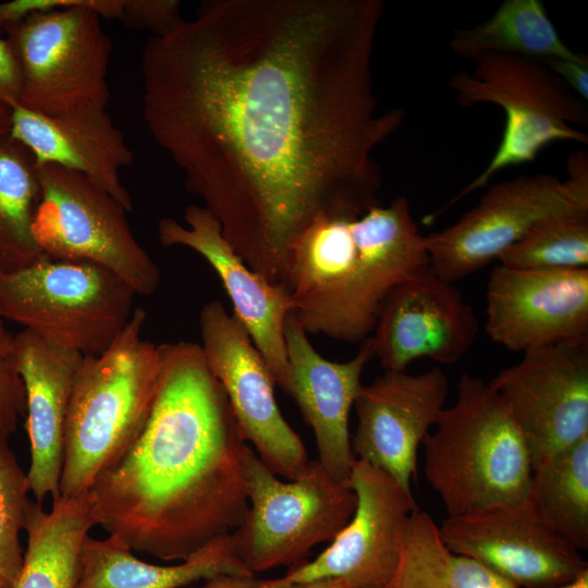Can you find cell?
<instances>
[{"label":"cell","mask_w":588,"mask_h":588,"mask_svg":"<svg viewBox=\"0 0 588 588\" xmlns=\"http://www.w3.org/2000/svg\"><path fill=\"white\" fill-rule=\"evenodd\" d=\"M500 265L537 271L588 269V212L548 219L499 257Z\"/></svg>","instance_id":"cell-29"},{"label":"cell","mask_w":588,"mask_h":588,"mask_svg":"<svg viewBox=\"0 0 588 588\" xmlns=\"http://www.w3.org/2000/svg\"><path fill=\"white\" fill-rule=\"evenodd\" d=\"M13 335L5 330L4 321L0 317V344L8 345L12 342Z\"/></svg>","instance_id":"cell-39"},{"label":"cell","mask_w":588,"mask_h":588,"mask_svg":"<svg viewBox=\"0 0 588 588\" xmlns=\"http://www.w3.org/2000/svg\"><path fill=\"white\" fill-rule=\"evenodd\" d=\"M478 329L460 289L429 267L383 299L371 335L375 357L384 371H405L422 357L451 365L468 352Z\"/></svg>","instance_id":"cell-16"},{"label":"cell","mask_w":588,"mask_h":588,"mask_svg":"<svg viewBox=\"0 0 588 588\" xmlns=\"http://www.w3.org/2000/svg\"><path fill=\"white\" fill-rule=\"evenodd\" d=\"M485 328L492 341L523 354L588 338V269L497 266L487 283Z\"/></svg>","instance_id":"cell-17"},{"label":"cell","mask_w":588,"mask_h":588,"mask_svg":"<svg viewBox=\"0 0 588 588\" xmlns=\"http://www.w3.org/2000/svg\"><path fill=\"white\" fill-rule=\"evenodd\" d=\"M471 62V71H458L449 85L465 108L479 103L500 107L505 114L502 137L482 172L426 220L436 219L471 192L486 186L500 171L532 162L551 143H588L587 134L574 127L587 126L586 101L540 60L486 53Z\"/></svg>","instance_id":"cell-6"},{"label":"cell","mask_w":588,"mask_h":588,"mask_svg":"<svg viewBox=\"0 0 588 588\" xmlns=\"http://www.w3.org/2000/svg\"><path fill=\"white\" fill-rule=\"evenodd\" d=\"M425 437L424 471L448 516L528 500L531 462L489 382L461 376L455 403Z\"/></svg>","instance_id":"cell-5"},{"label":"cell","mask_w":588,"mask_h":588,"mask_svg":"<svg viewBox=\"0 0 588 588\" xmlns=\"http://www.w3.org/2000/svg\"><path fill=\"white\" fill-rule=\"evenodd\" d=\"M248 511L231 532L242 564L254 575L305 562L351 520L356 494L334 481L317 460L296 479L277 478L248 444L243 450Z\"/></svg>","instance_id":"cell-9"},{"label":"cell","mask_w":588,"mask_h":588,"mask_svg":"<svg viewBox=\"0 0 588 588\" xmlns=\"http://www.w3.org/2000/svg\"><path fill=\"white\" fill-rule=\"evenodd\" d=\"M149 415L88 492L96 525L132 550L183 561L244 520L247 444L199 344L159 345Z\"/></svg>","instance_id":"cell-2"},{"label":"cell","mask_w":588,"mask_h":588,"mask_svg":"<svg viewBox=\"0 0 588 588\" xmlns=\"http://www.w3.org/2000/svg\"><path fill=\"white\" fill-rule=\"evenodd\" d=\"M120 538L87 536L75 588H182L218 575L254 576L238 560L231 534L213 538L176 565L137 559Z\"/></svg>","instance_id":"cell-23"},{"label":"cell","mask_w":588,"mask_h":588,"mask_svg":"<svg viewBox=\"0 0 588 588\" xmlns=\"http://www.w3.org/2000/svg\"><path fill=\"white\" fill-rule=\"evenodd\" d=\"M548 69L556 74L581 100H588V57L580 53L577 59H542Z\"/></svg>","instance_id":"cell-33"},{"label":"cell","mask_w":588,"mask_h":588,"mask_svg":"<svg viewBox=\"0 0 588 588\" xmlns=\"http://www.w3.org/2000/svg\"><path fill=\"white\" fill-rule=\"evenodd\" d=\"M566 168L564 180L538 173L488 186L457 221L426 236L432 271L454 283L498 259L541 222L588 212L587 152L574 151Z\"/></svg>","instance_id":"cell-10"},{"label":"cell","mask_w":588,"mask_h":588,"mask_svg":"<svg viewBox=\"0 0 588 588\" xmlns=\"http://www.w3.org/2000/svg\"><path fill=\"white\" fill-rule=\"evenodd\" d=\"M11 108L0 105V138L9 135Z\"/></svg>","instance_id":"cell-37"},{"label":"cell","mask_w":588,"mask_h":588,"mask_svg":"<svg viewBox=\"0 0 588 588\" xmlns=\"http://www.w3.org/2000/svg\"><path fill=\"white\" fill-rule=\"evenodd\" d=\"M40 200L37 167L26 147L0 138V274L23 269L45 254L33 232Z\"/></svg>","instance_id":"cell-28"},{"label":"cell","mask_w":588,"mask_h":588,"mask_svg":"<svg viewBox=\"0 0 588 588\" xmlns=\"http://www.w3.org/2000/svg\"><path fill=\"white\" fill-rule=\"evenodd\" d=\"M448 392V378L440 367L417 375L384 371L362 385L354 403L358 424L351 444L355 458L412 491L418 446L437 422Z\"/></svg>","instance_id":"cell-18"},{"label":"cell","mask_w":588,"mask_h":588,"mask_svg":"<svg viewBox=\"0 0 588 588\" xmlns=\"http://www.w3.org/2000/svg\"><path fill=\"white\" fill-rule=\"evenodd\" d=\"M350 486L356 509L346 526L315 560L289 568L273 579H256L255 588H291L341 579L354 588H383L400 555L407 519L417 507L412 491L385 471L356 460Z\"/></svg>","instance_id":"cell-13"},{"label":"cell","mask_w":588,"mask_h":588,"mask_svg":"<svg viewBox=\"0 0 588 588\" xmlns=\"http://www.w3.org/2000/svg\"><path fill=\"white\" fill-rule=\"evenodd\" d=\"M147 320L135 308L127 324L100 355L85 356L76 373L63 438L60 495L77 497L133 442L157 392L159 345L142 338Z\"/></svg>","instance_id":"cell-4"},{"label":"cell","mask_w":588,"mask_h":588,"mask_svg":"<svg viewBox=\"0 0 588 588\" xmlns=\"http://www.w3.org/2000/svg\"><path fill=\"white\" fill-rule=\"evenodd\" d=\"M383 14L382 0H207L143 48L150 136L274 285L316 218L380 204L373 152L405 119L373 91Z\"/></svg>","instance_id":"cell-1"},{"label":"cell","mask_w":588,"mask_h":588,"mask_svg":"<svg viewBox=\"0 0 588 588\" xmlns=\"http://www.w3.org/2000/svg\"><path fill=\"white\" fill-rule=\"evenodd\" d=\"M489 384L520 432L531 469L588 436V338L524 353Z\"/></svg>","instance_id":"cell-14"},{"label":"cell","mask_w":588,"mask_h":588,"mask_svg":"<svg viewBox=\"0 0 588 588\" xmlns=\"http://www.w3.org/2000/svg\"><path fill=\"white\" fill-rule=\"evenodd\" d=\"M450 48L473 61L486 53L515 54L538 60L577 59L561 39L540 0H505L487 21L455 29Z\"/></svg>","instance_id":"cell-25"},{"label":"cell","mask_w":588,"mask_h":588,"mask_svg":"<svg viewBox=\"0 0 588 588\" xmlns=\"http://www.w3.org/2000/svg\"><path fill=\"white\" fill-rule=\"evenodd\" d=\"M553 588H588V569L573 581Z\"/></svg>","instance_id":"cell-38"},{"label":"cell","mask_w":588,"mask_h":588,"mask_svg":"<svg viewBox=\"0 0 588 588\" xmlns=\"http://www.w3.org/2000/svg\"><path fill=\"white\" fill-rule=\"evenodd\" d=\"M528 501L578 550L588 547V436L532 469Z\"/></svg>","instance_id":"cell-27"},{"label":"cell","mask_w":588,"mask_h":588,"mask_svg":"<svg viewBox=\"0 0 588 588\" xmlns=\"http://www.w3.org/2000/svg\"><path fill=\"white\" fill-rule=\"evenodd\" d=\"M94 526L88 491L53 499L49 512L29 500L24 525L27 547L14 588H75L82 548Z\"/></svg>","instance_id":"cell-24"},{"label":"cell","mask_w":588,"mask_h":588,"mask_svg":"<svg viewBox=\"0 0 588 588\" xmlns=\"http://www.w3.org/2000/svg\"><path fill=\"white\" fill-rule=\"evenodd\" d=\"M123 5L124 0H87L5 26L20 73L19 105L45 114L106 108L112 42L100 19L121 21Z\"/></svg>","instance_id":"cell-7"},{"label":"cell","mask_w":588,"mask_h":588,"mask_svg":"<svg viewBox=\"0 0 588 588\" xmlns=\"http://www.w3.org/2000/svg\"><path fill=\"white\" fill-rule=\"evenodd\" d=\"M383 588H517L477 561L451 551L430 515H409L395 571Z\"/></svg>","instance_id":"cell-26"},{"label":"cell","mask_w":588,"mask_h":588,"mask_svg":"<svg viewBox=\"0 0 588 588\" xmlns=\"http://www.w3.org/2000/svg\"><path fill=\"white\" fill-rule=\"evenodd\" d=\"M444 544L517 588H553L588 569L579 550L547 525L528 500L448 516Z\"/></svg>","instance_id":"cell-15"},{"label":"cell","mask_w":588,"mask_h":588,"mask_svg":"<svg viewBox=\"0 0 588 588\" xmlns=\"http://www.w3.org/2000/svg\"><path fill=\"white\" fill-rule=\"evenodd\" d=\"M182 19L176 0H124L121 21L137 29H148L162 36Z\"/></svg>","instance_id":"cell-31"},{"label":"cell","mask_w":588,"mask_h":588,"mask_svg":"<svg viewBox=\"0 0 588 588\" xmlns=\"http://www.w3.org/2000/svg\"><path fill=\"white\" fill-rule=\"evenodd\" d=\"M21 91L16 61L5 38H0V105L12 108L19 105Z\"/></svg>","instance_id":"cell-34"},{"label":"cell","mask_w":588,"mask_h":588,"mask_svg":"<svg viewBox=\"0 0 588 588\" xmlns=\"http://www.w3.org/2000/svg\"><path fill=\"white\" fill-rule=\"evenodd\" d=\"M135 292L108 269L41 256L0 274V317L84 356L103 353L127 324Z\"/></svg>","instance_id":"cell-8"},{"label":"cell","mask_w":588,"mask_h":588,"mask_svg":"<svg viewBox=\"0 0 588 588\" xmlns=\"http://www.w3.org/2000/svg\"><path fill=\"white\" fill-rule=\"evenodd\" d=\"M11 343L0 344V432L8 438L26 411L24 385L13 364Z\"/></svg>","instance_id":"cell-32"},{"label":"cell","mask_w":588,"mask_h":588,"mask_svg":"<svg viewBox=\"0 0 588 588\" xmlns=\"http://www.w3.org/2000/svg\"><path fill=\"white\" fill-rule=\"evenodd\" d=\"M254 576L218 575L206 579L200 588H255Z\"/></svg>","instance_id":"cell-35"},{"label":"cell","mask_w":588,"mask_h":588,"mask_svg":"<svg viewBox=\"0 0 588 588\" xmlns=\"http://www.w3.org/2000/svg\"><path fill=\"white\" fill-rule=\"evenodd\" d=\"M307 335L290 313L284 326L289 364L284 392L313 429L317 461L334 481L351 487L356 458L350 439V412L363 385V370L375 357L373 340L367 338L353 358L339 363L322 357Z\"/></svg>","instance_id":"cell-20"},{"label":"cell","mask_w":588,"mask_h":588,"mask_svg":"<svg viewBox=\"0 0 588 588\" xmlns=\"http://www.w3.org/2000/svg\"><path fill=\"white\" fill-rule=\"evenodd\" d=\"M198 322L203 355L225 391L246 443L273 474L298 478L309 463L306 448L280 412L271 371L245 327L218 299L203 306Z\"/></svg>","instance_id":"cell-12"},{"label":"cell","mask_w":588,"mask_h":588,"mask_svg":"<svg viewBox=\"0 0 588 588\" xmlns=\"http://www.w3.org/2000/svg\"><path fill=\"white\" fill-rule=\"evenodd\" d=\"M183 219L185 224L170 217L158 222L160 243L187 247L211 266L231 299L233 314L264 357L274 383L284 391L289 369L284 326L293 309L290 294L245 264L204 206H187Z\"/></svg>","instance_id":"cell-19"},{"label":"cell","mask_w":588,"mask_h":588,"mask_svg":"<svg viewBox=\"0 0 588 588\" xmlns=\"http://www.w3.org/2000/svg\"><path fill=\"white\" fill-rule=\"evenodd\" d=\"M11 355L25 391L27 473L35 501L60 497L64 427L76 373L84 355L23 329L13 335Z\"/></svg>","instance_id":"cell-21"},{"label":"cell","mask_w":588,"mask_h":588,"mask_svg":"<svg viewBox=\"0 0 588 588\" xmlns=\"http://www.w3.org/2000/svg\"><path fill=\"white\" fill-rule=\"evenodd\" d=\"M9 136L28 149L36 167L57 164L79 172L125 211L133 209L120 171L133 163L134 154L106 108L45 114L15 105L11 108Z\"/></svg>","instance_id":"cell-22"},{"label":"cell","mask_w":588,"mask_h":588,"mask_svg":"<svg viewBox=\"0 0 588 588\" xmlns=\"http://www.w3.org/2000/svg\"><path fill=\"white\" fill-rule=\"evenodd\" d=\"M37 173L40 200L33 232L41 252L54 259L96 264L136 295H152L160 270L133 235L125 209L79 172L45 164Z\"/></svg>","instance_id":"cell-11"},{"label":"cell","mask_w":588,"mask_h":588,"mask_svg":"<svg viewBox=\"0 0 588 588\" xmlns=\"http://www.w3.org/2000/svg\"><path fill=\"white\" fill-rule=\"evenodd\" d=\"M30 492L27 473L20 467L0 432V588H14L24 551L20 542Z\"/></svg>","instance_id":"cell-30"},{"label":"cell","mask_w":588,"mask_h":588,"mask_svg":"<svg viewBox=\"0 0 588 588\" xmlns=\"http://www.w3.org/2000/svg\"><path fill=\"white\" fill-rule=\"evenodd\" d=\"M429 267L426 236L402 200L358 218L320 216L289 250L291 314L307 334L362 343L390 291Z\"/></svg>","instance_id":"cell-3"},{"label":"cell","mask_w":588,"mask_h":588,"mask_svg":"<svg viewBox=\"0 0 588 588\" xmlns=\"http://www.w3.org/2000/svg\"><path fill=\"white\" fill-rule=\"evenodd\" d=\"M291 588H354L350 584L341 579H326L308 584L293 586Z\"/></svg>","instance_id":"cell-36"}]
</instances>
